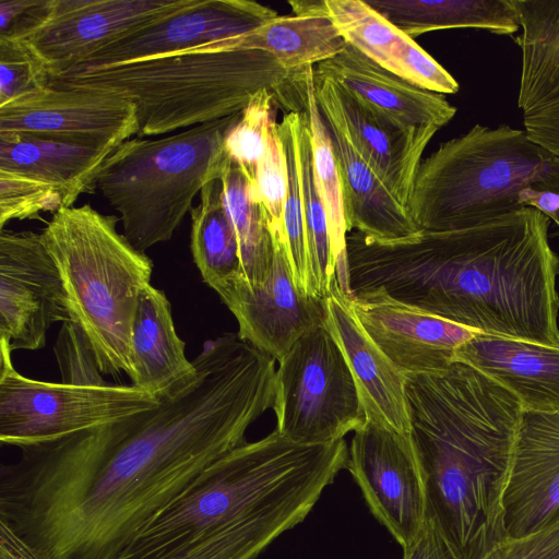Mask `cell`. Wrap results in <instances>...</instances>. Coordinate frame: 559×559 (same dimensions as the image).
I'll return each mask as SVG.
<instances>
[{
  "mask_svg": "<svg viewBox=\"0 0 559 559\" xmlns=\"http://www.w3.org/2000/svg\"><path fill=\"white\" fill-rule=\"evenodd\" d=\"M288 3L292 15H277L250 32L192 49L260 50L273 56L289 73L313 68L343 50L346 43L326 15L324 0Z\"/></svg>",
  "mask_w": 559,
  "mask_h": 559,
  "instance_id": "obj_24",
  "label": "cell"
},
{
  "mask_svg": "<svg viewBox=\"0 0 559 559\" xmlns=\"http://www.w3.org/2000/svg\"><path fill=\"white\" fill-rule=\"evenodd\" d=\"M324 5L344 41L384 69L407 37L367 1L324 0Z\"/></svg>",
  "mask_w": 559,
  "mask_h": 559,
  "instance_id": "obj_34",
  "label": "cell"
},
{
  "mask_svg": "<svg viewBox=\"0 0 559 559\" xmlns=\"http://www.w3.org/2000/svg\"><path fill=\"white\" fill-rule=\"evenodd\" d=\"M222 199L235 229L243 277L251 286L262 284L271 270L273 242L252 181L235 164L221 178Z\"/></svg>",
  "mask_w": 559,
  "mask_h": 559,
  "instance_id": "obj_31",
  "label": "cell"
},
{
  "mask_svg": "<svg viewBox=\"0 0 559 559\" xmlns=\"http://www.w3.org/2000/svg\"><path fill=\"white\" fill-rule=\"evenodd\" d=\"M0 132L116 150L138 135L139 121L118 94L47 85L0 105Z\"/></svg>",
  "mask_w": 559,
  "mask_h": 559,
  "instance_id": "obj_13",
  "label": "cell"
},
{
  "mask_svg": "<svg viewBox=\"0 0 559 559\" xmlns=\"http://www.w3.org/2000/svg\"><path fill=\"white\" fill-rule=\"evenodd\" d=\"M547 216L559 227V209L556 212L548 214Z\"/></svg>",
  "mask_w": 559,
  "mask_h": 559,
  "instance_id": "obj_45",
  "label": "cell"
},
{
  "mask_svg": "<svg viewBox=\"0 0 559 559\" xmlns=\"http://www.w3.org/2000/svg\"><path fill=\"white\" fill-rule=\"evenodd\" d=\"M194 382L152 409L21 448L0 468V524L38 559H114L273 407L275 378L229 335L204 343Z\"/></svg>",
  "mask_w": 559,
  "mask_h": 559,
  "instance_id": "obj_1",
  "label": "cell"
},
{
  "mask_svg": "<svg viewBox=\"0 0 559 559\" xmlns=\"http://www.w3.org/2000/svg\"><path fill=\"white\" fill-rule=\"evenodd\" d=\"M324 118V117H323ZM341 178L347 230L366 238L393 243L413 239L421 230L408 210L365 163L345 133L324 118Z\"/></svg>",
  "mask_w": 559,
  "mask_h": 559,
  "instance_id": "obj_26",
  "label": "cell"
},
{
  "mask_svg": "<svg viewBox=\"0 0 559 559\" xmlns=\"http://www.w3.org/2000/svg\"><path fill=\"white\" fill-rule=\"evenodd\" d=\"M403 559H459L435 525L426 520L416 539L403 549Z\"/></svg>",
  "mask_w": 559,
  "mask_h": 559,
  "instance_id": "obj_42",
  "label": "cell"
},
{
  "mask_svg": "<svg viewBox=\"0 0 559 559\" xmlns=\"http://www.w3.org/2000/svg\"><path fill=\"white\" fill-rule=\"evenodd\" d=\"M61 382L80 385L108 384L100 376L94 352L81 329L63 322L55 346Z\"/></svg>",
  "mask_w": 559,
  "mask_h": 559,
  "instance_id": "obj_40",
  "label": "cell"
},
{
  "mask_svg": "<svg viewBox=\"0 0 559 559\" xmlns=\"http://www.w3.org/2000/svg\"><path fill=\"white\" fill-rule=\"evenodd\" d=\"M114 148L0 132V169L39 178L63 193L64 207L95 188L97 174Z\"/></svg>",
  "mask_w": 559,
  "mask_h": 559,
  "instance_id": "obj_28",
  "label": "cell"
},
{
  "mask_svg": "<svg viewBox=\"0 0 559 559\" xmlns=\"http://www.w3.org/2000/svg\"><path fill=\"white\" fill-rule=\"evenodd\" d=\"M272 409L278 433L302 444L342 440L365 423L349 367L325 325L302 336L278 361Z\"/></svg>",
  "mask_w": 559,
  "mask_h": 559,
  "instance_id": "obj_10",
  "label": "cell"
},
{
  "mask_svg": "<svg viewBox=\"0 0 559 559\" xmlns=\"http://www.w3.org/2000/svg\"><path fill=\"white\" fill-rule=\"evenodd\" d=\"M119 218L91 204L62 207L40 233L67 295L70 318L102 373L134 379L131 334L153 262L117 229Z\"/></svg>",
  "mask_w": 559,
  "mask_h": 559,
  "instance_id": "obj_7",
  "label": "cell"
},
{
  "mask_svg": "<svg viewBox=\"0 0 559 559\" xmlns=\"http://www.w3.org/2000/svg\"><path fill=\"white\" fill-rule=\"evenodd\" d=\"M313 91L322 116L345 133L365 163L407 209L423 153L438 129H402L314 71Z\"/></svg>",
  "mask_w": 559,
  "mask_h": 559,
  "instance_id": "obj_18",
  "label": "cell"
},
{
  "mask_svg": "<svg viewBox=\"0 0 559 559\" xmlns=\"http://www.w3.org/2000/svg\"><path fill=\"white\" fill-rule=\"evenodd\" d=\"M64 207L62 191L55 185L17 171L0 169V229L13 219L40 218Z\"/></svg>",
  "mask_w": 559,
  "mask_h": 559,
  "instance_id": "obj_36",
  "label": "cell"
},
{
  "mask_svg": "<svg viewBox=\"0 0 559 559\" xmlns=\"http://www.w3.org/2000/svg\"><path fill=\"white\" fill-rule=\"evenodd\" d=\"M559 194V158L508 124H475L421 160L408 212L421 231L473 228Z\"/></svg>",
  "mask_w": 559,
  "mask_h": 559,
  "instance_id": "obj_5",
  "label": "cell"
},
{
  "mask_svg": "<svg viewBox=\"0 0 559 559\" xmlns=\"http://www.w3.org/2000/svg\"><path fill=\"white\" fill-rule=\"evenodd\" d=\"M260 50H186L64 72L53 87L110 92L136 109V138L155 136L239 114L262 88L274 94L293 75Z\"/></svg>",
  "mask_w": 559,
  "mask_h": 559,
  "instance_id": "obj_6",
  "label": "cell"
},
{
  "mask_svg": "<svg viewBox=\"0 0 559 559\" xmlns=\"http://www.w3.org/2000/svg\"><path fill=\"white\" fill-rule=\"evenodd\" d=\"M521 33L518 107L528 138L559 158V0H512Z\"/></svg>",
  "mask_w": 559,
  "mask_h": 559,
  "instance_id": "obj_20",
  "label": "cell"
},
{
  "mask_svg": "<svg viewBox=\"0 0 559 559\" xmlns=\"http://www.w3.org/2000/svg\"><path fill=\"white\" fill-rule=\"evenodd\" d=\"M183 0H45L34 22L13 37L45 66L50 80L121 34Z\"/></svg>",
  "mask_w": 559,
  "mask_h": 559,
  "instance_id": "obj_14",
  "label": "cell"
},
{
  "mask_svg": "<svg viewBox=\"0 0 559 559\" xmlns=\"http://www.w3.org/2000/svg\"><path fill=\"white\" fill-rule=\"evenodd\" d=\"M313 71L332 79L361 105L402 129L439 130L456 114L443 95L409 84L348 44Z\"/></svg>",
  "mask_w": 559,
  "mask_h": 559,
  "instance_id": "obj_22",
  "label": "cell"
},
{
  "mask_svg": "<svg viewBox=\"0 0 559 559\" xmlns=\"http://www.w3.org/2000/svg\"><path fill=\"white\" fill-rule=\"evenodd\" d=\"M240 114L162 139H129L107 157L95 188L118 212L136 250L170 240L195 195L222 178L231 164L224 139Z\"/></svg>",
  "mask_w": 559,
  "mask_h": 559,
  "instance_id": "obj_8",
  "label": "cell"
},
{
  "mask_svg": "<svg viewBox=\"0 0 559 559\" xmlns=\"http://www.w3.org/2000/svg\"><path fill=\"white\" fill-rule=\"evenodd\" d=\"M480 559H559V522L519 538H506Z\"/></svg>",
  "mask_w": 559,
  "mask_h": 559,
  "instance_id": "obj_41",
  "label": "cell"
},
{
  "mask_svg": "<svg viewBox=\"0 0 559 559\" xmlns=\"http://www.w3.org/2000/svg\"><path fill=\"white\" fill-rule=\"evenodd\" d=\"M277 15L271 8L248 0H183L178 8L99 47L68 71L186 51L250 32Z\"/></svg>",
  "mask_w": 559,
  "mask_h": 559,
  "instance_id": "obj_15",
  "label": "cell"
},
{
  "mask_svg": "<svg viewBox=\"0 0 559 559\" xmlns=\"http://www.w3.org/2000/svg\"><path fill=\"white\" fill-rule=\"evenodd\" d=\"M301 116L287 111L277 122L278 134L284 144L288 163L289 185L283 213V246L297 288L311 296L309 289V263L306 222L299 175L298 132Z\"/></svg>",
  "mask_w": 559,
  "mask_h": 559,
  "instance_id": "obj_33",
  "label": "cell"
},
{
  "mask_svg": "<svg viewBox=\"0 0 559 559\" xmlns=\"http://www.w3.org/2000/svg\"><path fill=\"white\" fill-rule=\"evenodd\" d=\"M313 68L294 73L275 93V103L286 111L299 109L306 116L310 133L313 179L328 217L336 283L345 295L352 296L347 263L348 230L341 178L331 134L314 97Z\"/></svg>",
  "mask_w": 559,
  "mask_h": 559,
  "instance_id": "obj_27",
  "label": "cell"
},
{
  "mask_svg": "<svg viewBox=\"0 0 559 559\" xmlns=\"http://www.w3.org/2000/svg\"><path fill=\"white\" fill-rule=\"evenodd\" d=\"M274 93L269 88L257 92L227 131L224 150L233 164L252 181L257 165L264 157L276 122Z\"/></svg>",
  "mask_w": 559,
  "mask_h": 559,
  "instance_id": "obj_35",
  "label": "cell"
},
{
  "mask_svg": "<svg viewBox=\"0 0 559 559\" xmlns=\"http://www.w3.org/2000/svg\"><path fill=\"white\" fill-rule=\"evenodd\" d=\"M49 81L45 66L21 40L0 37V105L47 86Z\"/></svg>",
  "mask_w": 559,
  "mask_h": 559,
  "instance_id": "obj_38",
  "label": "cell"
},
{
  "mask_svg": "<svg viewBox=\"0 0 559 559\" xmlns=\"http://www.w3.org/2000/svg\"><path fill=\"white\" fill-rule=\"evenodd\" d=\"M385 70L437 94H455L460 88L456 80L408 36L395 49Z\"/></svg>",
  "mask_w": 559,
  "mask_h": 559,
  "instance_id": "obj_39",
  "label": "cell"
},
{
  "mask_svg": "<svg viewBox=\"0 0 559 559\" xmlns=\"http://www.w3.org/2000/svg\"><path fill=\"white\" fill-rule=\"evenodd\" d=\"M337 283L324 298L325 326L340 346L367 420L404 435L412 426L406 376L367 335Z\"/></svg>",
  "mask_w": 559,
  "mask_h": 559,
  "instance_id": "obj_21",
  "label": "cell"
},
{
  "mask_svg": "<svg viewBox=\"0 0 559 559\" xmlns=\"http://www.w3.org/2000/svg\"><path fill=\"white\" fill-rule=\"evenodd\" d=\"M454 360L501 383L524 411L559 409V347L481 333L457 347Z\"/></svg>",
  "mask_w": 559,
  "mask_h": 559,
  "instance_id": "obj_23",
  "label": "cell"
},
{
  "mask_svg": "<svg viewBox=\"0 0 559 559\" xmlns=\"http://www.w3.org/2000/svg\"><path fill=\"white\" fill-rule=\"evenodd\" d=\"M359 324L406 374H436L454 361L457 347L481 334L374 288L347 297Z\"/></svg>",
  "mask_w": 559,
  "mask_h": 559,
  "instance_id": "obj_17",
  "label": "cell"
},
{
  "mask_svg": "<svg viewBox=\"0 0 559 559\" xmlns=\"http://www.w3.org/2000/svg\"><path fill=\"white\" fill-rule=\"evenodd\" d=\"M266 280L251 287L245 277L216 293L236 318L238 337L280 361L309 332L325 325L324 299L299 292L282 242L272 239Z\"/></svg>",
  "mask_w": 559,
  "mask_h": 559,
  "instance_id": "obj_16",
  "label": "cell"
},
{
  "mask_svg": "<svg viewBox=\"0 0 559 559\" xmlns=\"http://www.w3.org/2000/svg\"><path fill=\"white\" fill-rule=\"evenodd\" d=\"M527 206L483 225L381 243L347 235L352 295L391 297L486 335L559 347V257Z\"/></svg>",
  "mask_w": 559,
  "mask_h": 559,
  "instance_id": "obj_2",
  "label": "cell"
},
{
  "mask_svg": "<svg viewBox=\"0 0 559 559\" xmlns=\"http://www.w3.org/2000/svg\"><path fill=\"white\" fill-rule=\"evenodd\" d=\"M190 217V248L203 282L217 292L243 277L238 239L223 204L221 179L204 186Z\"/></svg>",
  "mask_w": 559,
  "mask_h": 559,
  "instance_id": "obj_30",
  "label": "cell"
},
{
  "mask_svg": "<svg viewBox=\"0 0 559 559\" xmlns=\"http://www.w3.org/2000/svg\"><path fill=\"white\" fill-rule=\"evenodd\" d=\"M502 506L508 538L559 522V409H523Z\"/></svg>",
  "mask_w": 559,
  "mask_h": 559,
  "instance_id": "obj_19",
  "label": "cell"
},
{
  "mask_svg": "<svg viewBox=\"0 0 559 559\" xmlns=\"http://www.w3.org/2000/svg\"><path fill=\"white\" fill-rule=\"evenodd\" d=\"M165 293L151 284L141 293L131 334L134 379L131 384L157 400L188 389L198 369L186 356Z\"/></svg>",
  "mask_w": 559,
  "mask_h": 559,
  "instance_id": "obj_25",
  "label": "cell"
},
{
  "mask_svg": "<svg viewBox=\"0 0 559 559\" xmlns=\"http://www.w3.org/2000/svg\"><path fill=\"white\" fill-rule=\"evenodd\" d=\"M411 38L448 28H476L497 35L520 31L512 0H367Z\"/></svg>",
  "mask_w": 559,
  "mask_h": 559,
  "instance_id": "obj_29",
  "label": "cell"
},
{
  "mask_svg": "<svg viewBox=\"0 0 559 559\" xmlns=\"http://www.w3.org/2000/svg\"><path fill=\"white\" fill-rule=\"evenodd\" d=\"M406 397L426 520L459 559H480L508 538L502 500L523 406L457 360L441 373L406 374Z\"/></svg>",
  "mask_w": 559,
  "mask_h": 559,
  "instance_id": "obj_4",
  "label": "cell"
},
{
  "mask_svg": "<svg viewBox=\"0 0 559 559\" xmlns=\"http://www.w3.org/2000/svg\"><path fill=\"white\" fill-rule=\"evenodd\" d=\"M0 441L19 449L127 419L160 401L130 384L80 385L29 379L0 345Z\"/></svg>",
  "mask_w": 559,
  "mask_h": 559,
  "instance_id": "obj_9",
  "label": "cell"
},
{
  "mask_svg": "<svg viewBox=\"0 0 559 559\" xmlns=\"http://www.w3.org/2000/svg\"><path fill=\"white\" fill-rule=\"evenodd\" d=\"M41 0L0 1V36L12 33Z\"/></svg>",
  "mask_w": 559,
  "mask_h": 559,
  "instance_id": "obj_43",
  "label": "cell"
},
{
  "mask_svg": "<svg viewBox=\"0 0 559 559\" xmlns=\"http://www.w3.org/2000/svg\"><path fill=\"white\" fill-rule=\"evenodd\" d=\"M344 439L302 444L275 429L209 465L114 559H255L305 520L346 468Z\"/></svg>",
  "mask_w": 559,
  "mask_h": 559,
  "instance_id": "obj_3",
  "label": "cell"
},
{
  "mask_svg": "<svg viewBox=\"0 0 559 559\" xmlns=\"http://www.w3.org/2000/svg\"><path fill=\"white\" fill-rule=\"evenodd\" d=\"M354 432L346 468L372 514L404 549L426 521L423 479L412 437L367 419Z\"/></svg>",
  "mask_w": 559,
  "mask_h": 559,
  "instance_id": "obj_12",
  "label": "cell"
},
{
  "mask_svg": "<svg viewBox=\"0 0 559 559\" xmlns=\"http://www.w3.org/2000/svg\"><path fill=\"white\" fill-rule=\"evenodd\" d=\"M0 525V559H38L9 528Z\"/></svg>",
  "mask_w": 559,
  "mask_h": 559,
  "instance_id": "obj_44",
  "label": "cell"
},
{
  "mask_svg": "<svg viewBox=\"0 0 559 559\" xmlns=\"http://www.w3.org/2000/svg\"><path fill=\"white\" fill-rule=\"evenodd\" d=\"M59 270L34 231L0 233V345L11 352L46 345L56 322L70 321Z\"/></svg>",
  "mask_w": 559,
  "mask_h": 559,
  "instance_id": "obj_11",
  "label": "cell"
},
{
  "mask_svg": "<svg viewBox=\"0 0 559 559\" xmlns=\"http://www.w3.org/2000/svg\"><path fill=\"white\" fill-rule=\"evenodd\" d=\"M252 185L263 209L272 239L283 243V213L288 193L289 174L277 122L273 126L267 151L255 167Z\"/></svg>",
  "mask_w": 559,
  "mask_h": 559,
  "instance_id": "obj_37",
  "label": "cell"
},
{
  "mask_svg": "<svg viewBox=\"0 0 559 559\" xmlns=\"http://www.w3.org/2000/svg\"><path fill=\"white\" fill-rule=\"evenodd\" d=\"M289 111H298L301 116L298 155L307 235L309 289L312 297L324 299L336 282L329 223L313 179L310 133L306 116L299 109Z\"/></svg>",
  "mask_w": 559,
  "mask_h": 559,
  "instance_id": "obj_32",
  "label": "cell"
}]
</instances>
